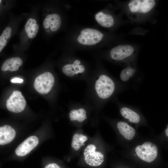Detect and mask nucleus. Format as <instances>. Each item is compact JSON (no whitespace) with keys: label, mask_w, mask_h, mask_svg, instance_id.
<instances>
[{"label":"nucleus","mask_w":168,"mask_h":168,"mask_svg":"<svg viewBox=\"0 0 168 168\" xmlns=\"http://www.w3.org/2000/svg\"><path fill=\"white\" fill-rule=\"evenodd\" d=\"M128 86L120 81H115L109 76L102 74L95 83V90L98 97L103 100L110 98L116 93H120L127 88Z\"/></svg>","instance_id":"obj_1"},{"label":"nucleus","mask_w":168,"mask_h":168,"mask_svg":"<svg viewBox=\"0 0 168 168\" xmlns=\"http://www.w3.org/2000/svg\"><path fill=\"white\" fill-rule=\"evenodd\" d=\"M54 83V78L52 74L45 72L35 79L34 86L35 90L42 94H46L51 90Z\"/></svg>","instance_id":"obj_2"},{"label":"nucleus","mask_w":168,"mask_h":168,"mask_svg":"<svg viewBox=\"0 0 168 168\" xmlns=\"http://www.w3.org/2000/svg\"><path fill=\"white\" fill-rule=\"evenodd\" d=\"M104 35L97 30L86 28L82 30L77 39L80 44L85 45L96 44L102 40Z\"/></svg>","instance_id":"obj_3"},{"label":"nucleus","mask_w":168,"mask_h":168,"mask_svg":"<svg viewBox=\"0 0 168 168\" xmlns=\"http://www.w3.org/2000/svg\"><path fill=\"white\" fill-rule=\"evenodd\" d=\"M135 151L139 158L148 163L152 162L156 158L158 153L157 146L149 142H146L142 145L137 146Z\"/></svg>","instance_id":"obj_4"},{"label":"nucleus","mask_w":168,"mask_h":168,"mask_svg":"<svg viewBox=\"0 0 168 168\" xmlns=\"http://www.w3.org/2000/svg\"><path fill=\"white\" fill-rule=\"evenodd\" d=\"M26 105V100L19 91H14L7 100L6 104L7 109L10 111L19 113L24 110Z\"/></svg>","instance_id":"obj_5"},{"label":"nucleus","mask_w":168,"mask_h":168,"mask_svg":"<svg viewBox=\"0 0 168 168\" xmlns=\"http://www.w3.org/2000/svg\"><path fill=\"white\" fill-rule=\"evenodd\" d=\"M134 49L131 45H120L113 48L110 52V56L113 60L122 62L132 56Z\"/></svg>","instance_id":"obj_6"},{"label":"nucleus","mask_w":168,"mask_h":168,"mask_svg":"<svg viewBox=\"0 0 168 168\" xmlns=\"http://www.w3.org/2000/svg\"><path fill=\"white\" fill-rule=\"evenodd\" d=\"M155 4L154 0H132L128 5L132 12L145 13L152 10Z\"/></svg>","instance_id":"obj_7"},{"label":"nucleus","mask_w":168,"mask_h":168,"mask_svg":"<svg viewBox=\"0 0 168 168\" xmlns=\"http://www.w3.org/2000/svg\"><path fill=\"white\" fill-rule=\"evenodd\" d=\"M39 141L38 138L36 136L28 137L16 148L15 150L16 154L19 156H26L37 146Z\"/></svg>","instance_id":"obj_8"},{"label":"nucleus","mask_w":168,"mask_h":168,"mask_svg":"<svg viewBox=\"0 0 168 168\" xmlns=\"http://www.w3.org/2000/svg\"><path fill=\"white\" fill-rule=\"evenodd\" d=\"M61 19L59 15L57 13H52L48 15L44 18L43 25L47 32L50 30L53 32L57 31L61 24Z\"/></svg>","instance_id":"obj_9"},{"label":"nucleus","mask_w":168,"mask_h":168,"mask_svg":"<svg viewBox=\"0 0 168 168\" xmlns=\"http://www.w3.org/2000/svg\"><path fill=\"white\" fill-rule=\"evenodd\" d=\"M16 132L14 128L9 125L0 127V145L8 144L14 139Z\"/></svg>","instance_id":"obj_10"},{"label":"nucleus","mask_w":168,"mask_h":168,"mask_svg":"<svg viewBox=\"0 0 168 168\" xmlns=\"http://www.w3.org/2000/svg\"><path fill=\"white\" fill-rule=\"evenodd\" d=\"M137 74L136 68L132 65H128L121 72L119 75L120 81L126 85V84H128L137 77Z\"/></svg>","instance_id":"obj_11"},{"label":"nucleus","mask_w":168,"mask_h":168,"mask_svg":"<svg viewBox=\"0 0 168 168\" xmlns=\"http://www.w3.org/2000/svg\"><path fill=\"white\" fill-rule=\"evenodd\" d=\"M22 64L23 61L21 58L18 57H13L5 61L2 65L1 69L3 71H15L19 69Z\"/></svg>","instance_id":"obj_12"},{"label":"nucleus","mask_w":168,"mask_h":168,"mask_svg":"<svg viewBox=\"0 0 168 168\" xmlns=\"http://www.w3.org/2000/svg\"><path fill=\"white\" fill-rule=\"evenodd\" d=\"M120 112L122 117L130 122L138 123L141 120L139 114L137 112L127 106H122Z\"/></svg>","instance_id":"obj_13"},{"label":"nucleus","mask_w":168,"mask_h":168,"mask_svg":"<svg viewBox=\"0 0 168 168\" xmlns=\"http://www.w3.org/2000/svg\"><path fill=\"white\" fill-rule=\"evenodd\" d=\"M39 28V25L35 19L29 18L24 26V30L27 37L30 39L34 38L38 32Z\"/></svg>","instance_id":"obj_14"},{"label":"nucleus","mask_w":168,"mask_h":168,"mask_svg":"<svg viewBox=\"0 0 168 168\" xmlns=\"http://www.w3.org/2000/svg\"><path fill=\"white\" fill-rule=\"evenodd\" d=\"M95 17L97 22L105 27H111L114 24V20L112 16L102 12H100L96 13Z\"/></svg>","instance_id":"obj_15"},{"label":"nucleus","mask_w":168,"mask_h":168,"mask_svg":"<svg viewBox=\"0 0 168 168\" xmlns=\"http://www.w3.org/2000/svg\"><path fill=\"white\" fill-rule=\"evenodd\" d=\"M117 127L120 133L127 140L132 139L135 135L134 129L126 122L122 121L118 122Z\"/></svg>","instance_id":"obj_16"},{"label":"nucleus","mask_w":168,"mask_h":168,"mask_svg":"<svg viewBox=\"0 0 168 168\" xmlns=\"http://www.w3.org/2000/svg\"><path fill=\"white\" fill-rule=\"evenodd\" d=\"M12 32V28L7 26L0 35V53L6 45L8 40L11 37Z\"/></svg>","instance_id":"obj_17"},{"label":"nucleus","mask_w":168,"mask_h":168,"mask_svg":"<svg viewBox=\"0 0 168 168\" xmlns=\"http://www.w3.org/2000/svg\"><path fill=\"white\" fill-rule=\"evenodd\" d=\"M81 63V62L80 60H76L72 64L75 74H77L79 73H82L84 72L85 68L83 65L80 64Z\"/></svg>","instance_id":"obj_18"},{"label":"nucleus","mask_w":168,"mask_h":168,"mask_svg":"<svg viewBox=\"0 0 168 168\" xmlns=\"http://www.w3.org/2000/svg\"><path fill=\"white\" fill-rule=\"evenodd\" d=\"M63 73L68 77H72L75 75L73 68L72 64H67L62 68Z\"/></svg>","instance_id":"obj_19"},{"label":"nucleus","mask_w":168,"mask_h":168,"mask_svg":"<svg viewBox=\"0 0 168 168\" xmlns=\"http://www.w3.org/2000/svg\"><path fill=\"white\" fill-rule=\"evenodd\" d=\"M11 82L12 83H22L23 82V80L20 78L16 77L12 79L11 80Z\"/></svg>","instance_id":"obj_20"},{"label":"nucleus","mask_w":168,"mask_h":168,"mask_svg":"<svg viewBox=\"0 0 168 168\" xmlns=\"http://www.w3.org/2000/svg\"><path fill=\"white\" fill-rule=\"evenodd\" d=\"M44 168H61L56 163H50L46 165Z\"/></svg>","instance_id":"obj_21"},{"label":"nucleus","mask_w":168,"mask_h":168,"mask_svg":"<svg viewBox=\"0 0 168 168\" xmlns=\"http://www.w3.org/2000/svg\"><path fill=\"white\" fill-rule=\"evenodd\" d=\"M165 133L167 136H168V128L165 130Z\"/></svg>","instance_id":"obj_22"},{"label":"nucleus","mask_w":168,"mask_h":168,"mask_svg":"<svg viewBox=\"0 0 168 168\" xmlns=\"http://www.w3.org/2000/svg\"><path fill=\"white\" fill-rule=\"evenodd\" d=\"M86 154V152L85 151H84V152H83V155L84 156H85Z\"/></svg>","instance_id":"obj_23"},{"label":"nucleus","mask_w":168,"mask_h":168,"mask_svg":"<svg viewBox=\"0 0 168 168\" xmlns=\"http://www.w3.org/2000/svg\"><path fill=\"white\" fill-rule=\"evenodd\" d=\"M1 2H2V0H0V4H1Z\"/></svg>","instance_id":"obj_24"}]
</instances>
